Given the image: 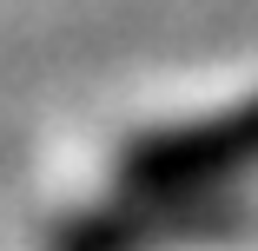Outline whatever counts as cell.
<instances>
[{
    "label": "cell",
    "instance_id": "6da1fadb",
    "mask_svg": "<svg viewBox=\"0 0 258 251\" xmlns=\"http://www.w3.org/2000/svg\"><path fill=\"white\" fill-rule=\"evenodd\" d=\"M251 172H258V93L192 119L146 126L113 152V192L219 198V192H245Z\"/></svg>",
    "mask_w": 258,
    "mask_h": 251
},
{
    "label": "cell",
    "instance_id": "7a4b0ae2",
    "mask_svg": "<svg viewBox=\"0 0 258 251\" xmlns=\"http://www.w3.org/2000/svg\"><path fill=\"white\" fill-rule=\"evenodd\" d=\"M258 231V198H179V192H106L46 225V251H219Z\"/></svg>",
    "mask_w": 258,
    "mask_h": 251
}]
</instances>
